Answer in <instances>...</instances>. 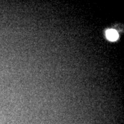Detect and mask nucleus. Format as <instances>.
Segmentation results:
<instances>
[{"label": "nucleus", "instance_id": "nucleus-1", "mask_svg": "<svg viewBox=\"0 0 124 124\" xmlns=\"http://www.w3.org/2000/svg\"><path fill=\"white\" fill-rule=\"evenodd\" d=\"M106 38L108 40L111 41H116L118 38V34L114 29H108L106 32Z\"/></svg>", "mask_w": 124, "mask_h": 124}]
</instances>
